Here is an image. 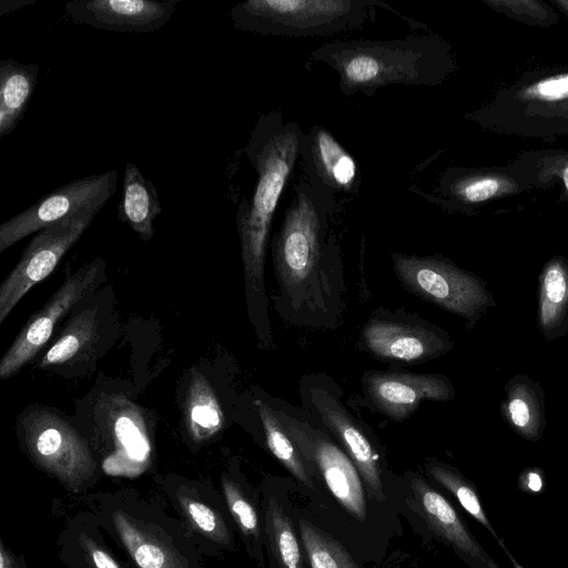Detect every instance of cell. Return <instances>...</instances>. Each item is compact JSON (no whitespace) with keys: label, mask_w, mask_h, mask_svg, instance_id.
<instances>
[{"label":"cell","mask_w":568,"mask_h":568,"mask_svg":"<svg viewBox=\"0 0 568 568\" xmlns=\"http://www.w3.org/2000/svg\"><path fill=\"white\" fill-rule=\"evenodd\" d=\"M303 134L296 122H284L281 113L271 112L258 118L244 149L257 180L251 201L239 205L236 225L247 307L262 341L270 334L264 284L268 236L284 187L301 156Z\"/></svg>","instance_id":"cell-1"},{"label":"cell","mask_w":568,"mask_h":568,"mask_svg":"<svg viewBox=\"0 0 568 568\" xmlns=\"http://www.w3.org/2000/svg\"><path fill=\"white\" fill-rule=\"evenodd\" d=\"M321 62L338 75L344 95L372 98L390 84L435 87L449 74L448 44L437 34H409L395 40H335L310 54L307 64Z\"/></svg>","instance_id":"cell-2"},{"label":"cell","mask_w":568,"mask_h":568,"mask_svg":"<svg viewBox=\"0 0 568 568\" xmlns=\"http://www.w3.org/2000/svg\"><path fill=\"white\" fill-rule=\"evenodd\" d=\"M378 8L407 19L382 0H246L231 9L234 28L261 36L329 37L362 28Z\"/></svg>","instance_id":"cell-3"},{"label":"cell","mask_w":568,"mask_h":568,"mask_svg":"<svg viewBox=\"0 0 568 568\" xmlns=\"http://www.w3.org/2000/svg\"><path fill=\"white\" fill-rule=\"evenodd\" d=\"M335 204L329 192L310 181L296 186L273 242L276 274L291 296L305 293L321 272L333 241L328 237V216Z\"/></svg>","instance_id":"cell-4"},{"label":"cell","mask_w":568,"mask_h":568,"mask_svg":"<svg viewBox=\"0 0 568 568\" xmlns=\"http://www.w3.org/2000/svg\"><path fill=\"white\" fill-rule=\"evenodd\" d=\"M488 125L523 135L568 133V69L536 73L506 89L487 108Z\"/></svg>","instance_id":"cell-5"},{"label":"cell","mask_w":568,"mask_h":568,"mask_svg":"<svg viewBox=\"0 0 568 568\" xmlns=\"http://www.w3.org/2000/svg\"><path fill=\"white\" fill-rule=\"evenodd\" d=\"M392 258L402 284L438 307L474 320L489 304L490 296L483 283L442 256L393 253Z\"/></svg>","instance_id":"cell-6"},{"label":"cell","mask_w":568,"mask_h":568,"mask_svg":"<svg viewBox=\"0 0 568 568\" xmlns=\"http://www.w3.org/2000/svg\"><path fill=\"white\" fill-rule=\"evenodd\" d=\"M21 426L31 458L71 489L93 474L95 463L89 446L60 415L34 408L23 415Z\"/></svg>","instance_id":"cell-7"},{"label":"cell","mask_w":568,"mask_h":568,"mask_svg":"<svg viewBox=\"0 0 568 568\" xmlns=\"http://www.w3.org/2000/svg\"><path fill=\"white\" fill-rule=\"evenodd\" d=\"M116 186L118 171L110 170L77 179L53 190L0 225V253L68 216L83 212L99 213Z\"/></svg>","instance_id":"cell-8"},{"label":"cell","mask_w":568,"mask_h":568,"mask_svg":"<svg viewBox=\"0 0 568 568\" xmlns=\"http://www.w3.org/2000/svg\"><path fill=\"white\" fill-rule=\"evenodd\" d=\"M97 214L83 212L68 216L39 231L31 239L18 263L0 286V324L36 284L50 275Z\"/></svg>","instance_id":"cell-9"},{"label":"cell","mask_w":568,"mask_h":568,"mask_svg":"<svg viewBox=\"0 0 568 568\" xmlns=\"http://www.w3.org/2000/svg\"><path fill=\"white\" fill-rule=\"evenodd\" d=\"M105 263L94 258L70 275L27 322L0 361V378L8 379L31 362L51 337L57 323L101 282Z\"/></svg>","instance_id":"cell-10"},{"label":"cell","mask_w":568,"mask_h":568,"mask_svg":"<svg viewBox=\"0 0 568 568\" xmlns=\"http://www.w3.org/2000/svg\"><path fill=\"white\" fill-rule=\"evenodd\" d=\"M303 457L313 463L336 500L357 520L366 518L361 475L348 455L325 434L277 413Z\"/></svg>","instance_id":"cell-11"},{"label":"cell","mask_w":568,"mask_h":568,"mask_svg":"<svg viewBox=\"0 0 568 568\" xmlns=\"http://www.w3.org/2000/svg\"><path fill=\"white\" fill-rule=\"evenodd\" d=\"M409 505L430 531L471 568H500L477 541L454 506L417 475L409 479Z\"/></svg>","instance_id":"cell-12"},{"label":"cell","mask_w":568,"mask_h":568,"mask_svg":"<svg viewBox=\"0 0 568 568\" xmlns=\"http://www.w3.org/2000/svg\"><path fill=\"white\" fill-rule=\"evenodd\" d=\"M363 342L383 361L416 363L448 349L447 336L429 324L400 318H372L363 328Z\"/></svg>","instance_id":"cell-13"},{"label":"cell","mask_w":568,"mask_h":568,"mask_svg":"<svg viewBox=\"0 0 568 568\" xmlns=\"http://www.w3.org/2000/svg\"><path fill=\"white\" fill-rule=\"evenodd\" d=\"M178 4V0H74L64 4V11L78 24L106 31L146 33L161 29Z\"/></svg>","instance_id":"cell-14"},{"label":"cell","mask_w":568,"mask_h":568,"mask_svg":"<svg viewBox=\"0 0 568 568\" xmlns=\"http://www.w3.org/2000/svg\"><path fill=\"white\" fill-rule=\"evenodd\" d=\"M363 384L371 403L396 420L410 416L424 400L446 402L454 396L450 382L438 374L369 372Z\"/></svg>","instance_id":"cell-15"},{"label":"cell","mask_w":568,"mask_h":568,"mask_svg":"<svg viewBox=\"0 0 568 568\" xmlns=\"http://www.w3.org/2000/svg\"><path fill=\"white\" fill-rule=\"evenodd\" d=\"M311 393L323 423L335 435L356 466L371 498L384 501L378 455L366 435L335 396L320 388Z\"/></svg>","instance_id":"cell-16"},{"label":"cell","mask_w":568,"mask_h":568,"mask_svg":"<svg viewBox=\"0 0 568 568\" xmlns=\"http://www.w3.org/2000/svg\"><path fill=\"white\" fill-rule=\"evenodd\" d=\"M301 156L310 182L335 193H352L359 183L358 165L335 136L322 125L303 134Z\"/></svg>","instance_id":"cell-17"},{"label":"cell","mask_w":568,"mask_h":568,"mask_svg":"<svg viewBox=\"0 0 568 568\" xmlns=\"http://www.w3.org/2000/svg\"><path fill=\"white\" fill-rule=\"evenodd\" d=\"M110 426L115 452L104 462L112 474L135 475L148 464L151 446L142 415L125 399L110 403Z\"/></svg>","instance_id":"cell-18"},{"label":"cell","mask_w":568,"mask_h":568,"mask_svg":"<svg viewBox=\"0 0 568 568\" xmlns=\"http://www.w3.org/2000/svg\"><path fill=\"white\" fill-rule=\"evenodd\" d=\"M521 187L504 172L449 169L442 175L437 190L440 202L447 206H469L516 193Z\"/></svg>","instance_id":"cell-19"},{"label":"cell","mask_w":568,"mask_h":568,"mask_svg":"<svg viewBox=\"0 0 568 568\" xmlns=\"http://www.w3.org/2000/svg\"><path fill=\"white\" fill-rule=\"evenodd\" d=\"M116 210L118 219L142 241H150L154 236V220L163 211L159 193L154 183L131 162L123 170L122 193Z\"/></svg>","instance_id":"cell-20"},{"label":"cell","mask_w":568,"mask_h":568,"mask_svg":"<svg viewBox=\"0 0 568 568\" xmlns=\"http://www.w3.org/2000/svg\"><path fill=\"white\" fill-rule=\"evenodd\" d=\"M39 67L12 58L0 61V138L11 134L36 91Z\"/></svg>","instance_id":"cell-21"},{"label":"cell","mask_w":568,"mask_h":568,"mask_svg":"<svg viewBox=\"0 0 568 568\" xmlns=\"http://www.w3.org/2000/svg\"><path fill=\"white\" fill-rule=\"evenodd\" d=\"M184 407L185 425L193 440H207L223 428L224 415L216 394L197 371L191 373Z\"/></svg>","instance_id":"cell-22"},{"label":"cell","mask_w":568,"mask_h":568,"mask_svg":"<svg viewBox=\"0 0 568 568\" xmlns=\"http://www.w3.org/2000/svg\"><path fill=\"white\" fill-rule=\"evenodd\" d=\"M113 523L139 568H181L176 554L142 523L120 511Z\"/></svg>","instance_id":"cell-23"},{"label":"cell","mask_w":568,"mask_h":568,"mask_svg":"<svg viewBox=\"0 0 568 568\" xmlns=\"http://www.w3.org/2000/svg\"><path fill=\"white\" fill-rule=\"evenodd\" d=\"M265 440L271 453L303 485L313 489V480L305 458L286 432L277 412L262 400H255Z\"/></svg>","instance_id":"cell-24"},{"label":"cell","mask_w":568,"mask_h":568,"mask_svg":"<svg viewBox=\"0 0 568 568\" xmlns=\"http://www.w3.org/2000/svg\"><path fill=\"white\" fill-rule=\"evenodd\" d=\"M265 535L275 568H304L292 519L274 497L265 507Z\"/></svg>","instance_id":"cell-25"},{"label":"cell","mask_w":568,"mask_h":568,"mask_svg":"<svg viewBox=\"0 0 568 568\" xmlns=\"http://www.w3.org/2000/svg\"><path fill=\"white\" fill-rule=\"evenodd\" d=\"M568 308V265L561 258L547 263L540 280L539 323L551 333L564 321Z\"/></svg>","instance_id":"cell-26"},{"label":"cell","mask_w":568,"mask_h":568,"mask_svg":"<svg viewBox=\"0 0 568 568\" xmlns=\"http://www.w3.org/2000/svg\"><path fill=\"white\" fill-rule=\"evenodd\" d=\"M426 473L434 481L448 490L459 505L490 532L500 547L504 545V540L491 526L483 508L476 487L469 480L455 468L442 463L427 464Z\"/></svg>","instance_id":"cell-27"},{"label":"cell","mask_w":568,"mask_h":568,"mask_svg":"<svg viewBox=\"0 0 568 568\" xmlns=\"http://www.w3.org/2000/svg\"><path fill=\"white\" fill-rule=\"evenodd\" d=\"M303 547L311 568H359L347 549L307 520H300Z\"/></svg>","instance_id":"cell-28"},{"label":"cell","mask_w":568,"mask_h":568,"mask_svg":"<svg viewBox=\"0 0 568 568\" xmlns=\"http://www.w3.org/2000/svg\"><path fill=\"white\" fill-rule=\"evenodd\" d=\"M97 329V313L93 308L74 316L55 343L42 357L39 367L63 364L74 358L92 341Z\"/></svg>","instance_id":"cell-29"},{"label":"cell","mask_w":568,"mask_h":568,"mask_svg":"<svg viewBox=\"0 0 568 568\" xmlns=\"http://www.w3.org/2000/svg\"><path fill=\"white\" fill-rule=\"evenodd\" d=\"M507 416L515 429L535 440L540 434V407L534 390L526 384H516L509 390Z\"/></svg>","instance_id":"cell-30"},{"label":"cell","mask_w":568,"mask_h":568,"mask_svg":"<svg viewBox=\"0 0 568 568\" xmlns=\"http://www.w3.org/2000/svg\"><path fill=\"white\" fill-rule=\"evenodd\" d=\"M223 489L229 509L242 534L260 552L261 529L254 505L235 483L223 479Z\"/></svg>","instance_id":"cell-31"},{"label":"cell","mask_w":568,"mask_h":568,"mask_svg":"<svg viewBox=\"0 0 568 568\" xmlns=\"http://www.w3.org/2000/svg\"><path fill=\"white\" fill-rule=\"evenodd\" d=\"M181 504L192 524L215 541L230 542V534L223 519L206 504L192 498H182Z\"/></svg>","instance_id":"cell-32"},{"label":"cell","mask_w":568,"mask_h":568,"mask_svg":"<svg viewBox=\"0 0 568 568\" xmlns=\"http://www.w3.org/2000/svg\"><path fill=\"white\" fill-rule=\"evenodd\" d=\"M486 2L494 9L521 18L528 23L549 26L557 18L547 6L535 0H488Z\"/></svg>","instance_id":"cell-33"},{"label":"cell","mask_w":568,"mask_h":568,"mask_svg":"<svg viewBox=\"0 0 568 568\" xmlns=\"http://www.w3.org/2000/svg\"><path fill=\"white\" fill-rule=\"evenodd\" d=\"M538 168L539 180L558 179L568 193V152L546 153L539 159Z\"/></svg>","instance_id":"cell-34"},{"label":"cell","mask_w":568,"mask_h":568,"mask_svg":"<svg viewBox=\"0 0 568 568\" xmlns=\"http://www.w3.org/2000/svg\"><path fill=\"white\" fill-rule=\"evenodd\" d=\"M94 568H120L115 560L103 549L91 545L87 547Z\"/></svg>","instance_id":"cell-35"},{"label":"cell","mask_w":568,"mask_h":568,"mask_svg":"<svg viewBox=\"0 0 568 568\" xmlns=\"http://www.w3.org/2000/svg\"><path fill=\"white\" fill-rule=\"evenodd\" d=\"M36 0H32V1H23V0H20V1H6V0H2L1 3H0V14H4L6 12H9V11H12V10H17L21 7H24V6H28V4H32Z\"/></svg>","instance_id":"cell-36"},{"label":"cell","mask_w":568,"mask_h":568,"mask_svg":"<svg viewBox=\"0 0 568 568\" xmlns=\"http://www.w3.org/2000/svg\"><path fill=\"white\" fill-rule=\"evenodd\" d=\"M0 568H19L3 546H1L0 550Z\"/></svg>","instance_id":"cell-37"},{"label":"cell","mask_w":568,"mask_h":568,"mask_svg":"<svg viewBox=\"0 0 568 568\" xmlns=\"http://www.w3.org/2000/svg\"><path fill=\"white\" fill-rule=\"evenodd\" d=\"M503 550L505 551V554L508 556L509 560L511 561L514 568H523L518 562L517 560L513 557V555L509 552V550L507 549V547L505 546V544L501 546Z\"/></svg>","instance_id":"cell-38"},{"label":"cell","mask_w":568,"mask_h":568,"mask_svg":"<svg viewBox=\"0 0 568 568\" xmlns=\"http://www.w3.org/2000/svg\"><path fill=\"white\" fill-rule=\"evenodd\" d=\"M554 3L568 14V0H554Z\"/></svg>","instance_id":"cell-39"}]
</instances>
